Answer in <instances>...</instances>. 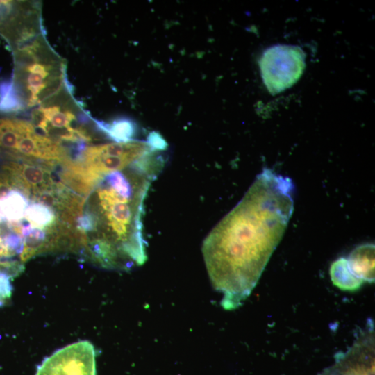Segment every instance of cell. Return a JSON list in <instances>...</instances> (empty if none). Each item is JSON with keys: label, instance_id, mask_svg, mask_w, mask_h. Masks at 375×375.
<instances>
[{"label": "cell", "instance_id": "1", "mask_svg": "<svg viewBox=\"0 0 375 375\" xmlns=\"http://www.w3.org/2000/svg\"><path fill=\"white\" fill-rule=\"evenodd\" d=\"M294 192L289 177L264 169L204 239L206 269L225 310L238 308L257 285L292 217Z\"/></svg>", "mask_w": 375, "mask_h": 375}, {"label": "cell", "instance_id": "2", "mask_svg": "<svg viewBox=\"0 0 375 375\" xmlns=\"http://www.w3.org/2000/svg\"><path fill=\"white\" fill-rule=\"evenodd\" d=\"M162 165L138 160L105 175L92 192L88 206L97 226L87 240L89 258L103 268L128 270L147 260L143 235L144 201Z\"/></svg>", "mask_w": 375, "mask_h": 375}, {"label": "cell", "instance_id": "3", "mask_svg": "<svg viewBox=\"0 0 375 375\" xmlns=\"http://www.w3.org/2000/svg\"><path fill=\"white\" fill-rule=\"evenodd\" d=\"M10 82L22 110L35 108L69 86L65 60L49 44L44 33L16 46Z\"/></svg>", "mask_w": 375, "mask_h": 375}, {"label": "cell", "instance_id": "4", "mask_svg": "<svg viewBox=\"0 0 375 375\" xmlns=\"http://www.w3.org/2000/svg\"><path fill=\"white\" fill-rule=\"evenodd\" d=\"M31 119L41 133L61 144H86L94 138L86 127L92 119L74 99L69 86L32 109Z\"/></svg>", "mask_w": 375, "mask_h": 375}, {"label": "cell", "instance_id": "5", "mask_svg": "<svg viewBox=\"0 0 375 375\" xmlns=\"http://www.w3.org/2000/svg\"><path fill=\"white\" fill-rule=\"evenodd\" d=\"M260 67L267 90L277 94L290 88L301 77L305 68V54L297 46L274 45L263 53Z\"/></svg>", "mask_w": 375, "mask_h": 375}, {"label": "cell", "instance_id": "6", "mask_svg": "<svg viewBox=\"0 0 375 375\" xmlns=\"http://www.w3.org/2000/svg\"><path fill=\"white\" fill-rule=\"evenodd\" d=\"M93 344L82 340L68 344L47 358L35 375H96Z\"/></svg>", "mask_w": 375, "mask_h": 375}, {"label": "cell", "instance_id": "7", "mask_svg": "<svg viewBox=\"0 0 375 375\" xmlns=\"http://www.w3.org/2000/svg\"><path fill=\"white\" fill-rule=\"evenodd\" d=\"M42 28L40 3L0 0V31L11 43Z\"/></svg>", "mask_w": 375, "mask_h": 375}, {"label": "cell", "instance_id": "8", "mask_svg": "<svg viewBox=\"0 0 375 375\" xmlns=\"http://www.w3.org/2000/svg\"><path fill=\"white\" fill-rule=\"evenodd\" d=\"M335 262L351 277L361 285L374 281V244L365 243L356 247L347 258Z\"/></svg>", "mask_w": 375, "mask_h": 375}, {"label": "cell", "instance_id": "9", "mask_svg": "<svg viewBox=\"0 0 375 375\" xmlns=\"http://www.w3.org/2000/svg\"><path fill=\"white\" fill-rule=\"evenodd\" d=\"M24 219L33 227L47 229L56 222L54 209L37 201H31L26 210Z\"/></svg>", "mask_w": 375, "mask_h": 375}, {"label": "cell", "instance_id": "10", "mask_svg": "<svg viewBox=\"0 0 375 375\" xmlns=\"http://www.w3.org/2000/svg\"><path fill=\"white\" fill-rule=\"evenodd\" d=\"M318 375H341L333 366L326 369Z\"/></svg>", "mask_w": 375, "mask_h": 375}]
</instances>
